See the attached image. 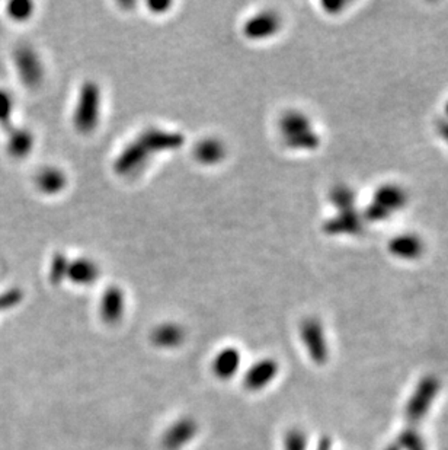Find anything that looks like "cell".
<instances>
[{
  "mask_svg": "<svg viewBox=\"0 0 448 450\" xmlns=\"http://www.w3.org/2000/svg\"><path fill=\"white\" fill-rule=\"evenodd\" d=\"M278 130L284 145L291 150H314L320 143L312 120L298 110L285 111L280 117Z\"/></svg>",
  "mask_w": 448,
  "mask_h": 450,
  "instance_id": "obj_1",
  "label": "cell"
},
{
  "mask_svg": "<svg viewBox=\"0 0 448 450\" xmlns=\"http://www.w3.org/2000/svg\"><path fill=\"white\" fill-rule=\"evenodd\" d=\"M408 193L402 185L393 182L383 184L374 191L370 204L362 213V219L371 223L387 220L408 204Z\"/></svg>",
  "mask_w": 448,
  "mask_h": 450,
  "instance_id": "obj_2",
  "label": "cell"
},
{
  "mask_svg": "<svg viewBox=\"0 0 448 450\" xmlns=\"http://www.w3.org/2000/svg\"><path fill=\"white\" fill-rule=\"evenodd\" d=\"M102 95L98 83L88 81L79 90L76 108L73 113L74 129L82 134H90L96 130L101 120Z\"/></svg>",
  "mask_w": 448,
  "mask_h": 450,
  "instance_id": "obj_3",
  "label": "cell"
},
{
  "mask_svg": "<svg viewBox=\"0 0 448 450\" xmlns=\"http://www.w3.org/2000/svg\"><path fill=\"white\" fill-rule=\"evenodd\" d=\"M150 158L152 154L137 140L136 137L134 140L128 142L117 154V158L114 161V169L121 177H133L140 174L141 170L149 165Z\"/></svg>",
  "mask_w": 448,
  "mask_h": 450,
  "instance_id": "obj_4",
  "label": "cell"
},
{
  "mask_svg": "<svg viewBox=\"0 0 448 450\" xmlns=\"http://www.w3.org/2000/svg\"><path fill=\"white\" fill-rule=\"evenodd\" d=\"M282 26L280 13L271 9L253 13L243 24V35L253 41H262L274 37Z\"/></svg>",
  "mask_w": 448,
  "mask_h": 450,
  "instance_id": "obj_5",
  "label": "cell"
},
{
  "mask_svg": "<svg viewBox=\"0 0 448 450\" xmlns=\"http://www.w3.org/2000/svg\"><path fill=\"white\" fill-rule=\"evenodd\" d=\"M137 140L153 156L156 153L179 149L184 145V136L178 131L166 130L162 127H147L138 134Z\"/></svg>",
  "mask_w": 448,
  "mask_h": 450,
  "instance_id": "obj_6",
  "label": "cell"
},
{
  "mask_svg": "<svg viewBox=\"0 0 448 450\" xmlns=\"http://www.w3.org/2000/svg\"><path fill=\"white\" fill-rule=\"evenodd\" d=\"M300 335L306 344L309 354L316 363H325L328 357V346L323 334L322 323L316 318H309L301 322Z\"/></svg>",
  "mask_w": 448,
  "mask_h": 450,
  "instance_id": "obj_7",
  "label": "cell"
},
{
  "mask_svg": "<svg viewBox=\"0 0 448 450\" xmlns=\"http://www.w3.org/2000/svg\"><path fill=\"white\" fill-rule=\"evenodd\" d=\"M364 219L355 207L348 210H338L333 217L325 222L323 230L328 235H348L358 236L364 232Z\"/></svg>",
  "mask_w": 448,
  "mask_h": 450,
  "instance_id": "obj_8",
  "label": "cell"
},
{
  "mask_svg": "<svg viewBox=\"0 0 448 450\" xmlns=\"http://www.w3.org/2000/svg\"><path fill=\"white\" fill-rule=\"evenodd\" d=\"M15 60L24 85L35 88L37 85L41 83L44 70H42L41 60L34 50L29 47H21L18 51H16Z\"/></svg>",
  "mask_w": 448,
  "mask_h": 450,
  "instance_id": "obj_9",
  "label": "cell"
},
{
  "mask_svg": "<svg viewBox=\"0 0 448 450\" xmlns=\"http://www.w3.org/2000/svg\"><path fill=\"white\" fill-rule=\"evenodd\" d=\"M438 391V382L434 378H428L419 383L418 389L415 391L412 399L408 403L406 417L410 423L419 421L421 418L426 414L429 403L434 399Z\"/></svg>",
  "mask_w": 448,
  "mask_h": 450,
  "instance_id": "obj_10",
  "label": "cell"
},
{
  "mask_svg": "<svg viewBox=\"0 0 448 450\" xmlns=\"http://www.w3.org/2000/svg\"><path fill=\"white\" fill-rule=\"evenodd\" d=\"M101 274L98 262L89 257H80L69 261L66 278L77 286L93 284Z\"/></svg>",
  "mask_w": 448,
  "mask_h": 450,
  "instance_id": "obj_11",
  "label": "cell"
},
{
  "mask_svg": "<svg viewBox=\"0 0 448 450\" xmlns=\"http://www.w3.org/2000/svg\"><path fill=\"white\" fill-rule=\"evenodd\" d=\"M389 251L399 259L415 261L422 257L425 243L422 238L416 234H402L394 236L389 242Z\"/></svg>",
  "mask_w": 448,
  "mask_h": 450,
  "instance_id": "obj_12",
  "label": "cell"
},
{
  "mask_svg": "<svg viewBox=\"0 0 448 450\" xmlns=\"http://www.w3.org/2000/svg\"><path fill=\"white\" fill-rule=\"evenodd\" d=\"M99 309H101V316L105 322L108 323L118 322L125 309V299H124L122 290L115 286L108 287L101 298Z\"/></svg>",
  "mask_w": 448,
  "mask_h": 450,
  "instance_id": "obj_13",
  "label": "cell"
},
{
  "mask_svg": "<svg viewBox=\"0 0 448 450\" xmlns=\"http://www.w3.org/2000/svg\"><path fill=\"white\" fill-rule=\"evenodd\" d=\"M226 156V145L217 137H204L194 146V158L202 165H217Z\"/></svg>",
  "mask_w": 448,
  "mask_h": 450,
  "instance_id": "obj_14",
  "label": "cell"
},
{
  "mask_svg": "<svg viewBox=\"0 0 448 450\" xmlns=\"http://www.w3.org/2000/svg\"><path fill=\"white\" fill-rule=\"evenodd\" d=\"M278 366L274 360H262L256 363L245 378V386L250 391H259L277 375Z\"/></svg>",
  "mask_w": 448,
  "mask_h": 450,
  "instance_id": "obj_15",
  "label": "cell"
},
{
  "mask_svg": "<svg viewBox=\"0 0 448 450\" xmlns=\"http://www.w3.org/2000/svg\"><path fill=\"white\" fill-rule=\"evenodd\" d=\"M197 431V426L192 420H181L178 423H175L166 433V436L163 439V446L168 450H178L186 442H189Z\"/></svg>",
  "mask_w": 448,
  "mask_h": 450,
  "instance_id": "obj_16",
  "label": "cell"
},
{
  "mask_svg": "<svg viewBox=\"0 0 448 450\" xmlns=\"http://www.w3.org/2000/svg\"><path fill=\"white\" fill-rule=\"evenodd\" d=\"M67 185V177L61 169L54 166H47L41 169L37 175V187L44 194H58Z\"/></svg>",
  "mask_w": 448,
  "mask_h": 450,
  "instance_id": "obj_17",
  "label": "cell"
},
{
  "mask_svg": "<svg viewBox=\"0 0 448 450\" xmlns=\"http://www.w3.org/2000/svg\"><path fill=\"white\" fill-rule=\"evenodd\" d=\"M185 338V331L182 327H179L178 323H162L153 331L152 339L153 343L159 347H165V348H172V347H178Z\"/></svg>",
  "mask_w": 448,
  "mask_h": 450,
  "instance_id": "obj_18",
  "label": "cell"
},
{
  "mask_svg": "<svg viewBox=\"0 0 448 450\" xmlns=\"http://www.w3.org/2000/svg\"><path fill=\"white\" fill-rule=\"evenodd\" d=\"M240 364V354L236 348H224L214 360V371L221 379L232 378Z\"/></svg>",
  "mask_w": 448,
  "mask_h": 450,
  "instance_id": "obj_19",
  "label": "cell"
},
{
  "mask_svg": "<svg viewBox=\"0 0 448 450\" xmlns=\"http://www.w3.org/2000/svg\"><path fill=\"white\" fill-rule=\"evenodd\" d=\"M32 146H34V137H32V134L28 130L12 129L9 142H8V149L12 156L15 158L26 156V154H29V152L32 150Z\"/></svg>",
  "mask_w": 448,
  "mask_h": 450,
  "instance_id": "obj_20",
  "label": "cell"
},
{
  "mask_svg": "<svg viewBox=\"0 0 448 450\" xmlns=\"http://www.w3.org/2000/svg\"><path fill=\"white\" fill-rule=\"evenodd\" d=\"M329 197H330V203L338 210L354 209L355 193L345 184L335 185V187L330 190Z\"/></svg>",
  "mask_w": 448,
  "mask_h": 450,
  "instance_id": "obj_21",
  "label": "cell"
},
{
  "mask_svg": "<svg viewBox=\"0 0 448 450\" xmlns=\"http://www.w3.org/2000/svg\"><path fill=\"white\" fill-rule=\"evenodd\" d=\"M69 261L66 255L57 254L51 262V270H50V280L53 283H61L64 278H66L67 274V267H69Z\"/></svg>",
  "mask_w": 448,
  "mask_h": 450,
  "instance_id": "obj_22",
  "label": "cell"
},
{
  "mask_svg": "<svg viewBox=\"0 0 448 450\" xmlns=\"http://www.w3.org/2000/svg\"><path fill=\"white\" fill-rule=\"evenodd\" d=\"M13 113V99L9 92L0 89V124L8 126Z\"/></svg>",
  "mask_w": 448,
  "mask_h": 450,
  "instance_id": "obj_23",
  "label": "cell"
},
{
  "mask_svg": "<svg viewBox=\"0 0 448 450\" xmlns=\"http://www.w3.org/2000/svg\"><path fill=\"white\" fill-rule=\"evenodd\" d=\"M34 5L29 2H13L9 5V15L15 21H26L31 15Z\"/></svg>",
  "mask_w": 448,
  "mask_h": 450,
  "instance_id": "obj_24",
  "label": "cell"
},
{
  "mask_svg": "<svg viewBox=\"0 0 448 450\" xmlns=\"http://www.w3.org/2000/svg\"><path fill=\"white\" fill-rule=\"evenodd\" d=\"M287 450H304V437L298 431L291 433L287 439Z\"/></svg>",
  "mask_w": 448,
  "mask_h": 450,
  "instance_id": "obj_25",
  "label": "cell"
},
{
  "mask_svg": "<svg viewBox=\"0 0 448 450\" xmlns=\"http://www.w3.org/2000/svg\"><path fill=\"white\" fill-rule=\"evenodd\" d=\"M437 131L441 136L442 140L448 143V120H442L437 124Z\"/></svg>",
  "mask_w": 448,
  "mask_h": 450,
  "instance_id": "obj_26",
  "label": "cell"
},
{
  "mask_svg": "<svg viewBox=\"0 0 448 450\" xmlns=\"http://www.w3.org/2000/svg\"><path fill=\"white\" fill-rule=\"evenodd\" d=\"M170 5H172V3H169V2H160V3H159V2H153V3H149V8H150L153 12H157V9H159V8H162V9H165V10H166Z\"/></svg>",
  "mask_w": 448,
  "mask_h": 450,
  "instance_id": "obj_27",
  "label": "cell"
},
{
  "mask_svg": "<svg viewBox=\"0 0 448 450\" xmlns=\"http://www.w3.org/2000/svg\"><path fill=\"white\" fill-rule=\"evenodd\" d=\"M445 114H447V117H448V102L445 104Z\"/></svg>",
  "mask_w": 448,
  "mask_h": 450,
  "instance_id": "obj_28",
  "label": "cell"
}]
</instances>
